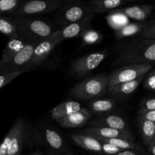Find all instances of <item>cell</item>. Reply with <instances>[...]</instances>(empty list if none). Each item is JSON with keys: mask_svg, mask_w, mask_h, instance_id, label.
I'll return each mask as SVG.
<instances>
[{"mask_svg": "<svg viewBox=\"0 0 155 155\" xmlns=\"http://www.w3.org/2000/svg\"><path fill=\"white\" fill-rule=\"evenodd\" d=\"M62 2V0H28L21 4L13 12V15L16 17H30L48 13L60 7Z\"/></svg>", "mask_w": 155, "mask_h": 155, "instance_id": "cell-8", "label": "cell"}, {"mask_svg": "<svg viewBox=\"0 0 155 155\" xmlns=\"http://www.w3.org/2000/svg\"><path fill=\"white\" fill-rule=\"evenodd\" d=\"M109 86L108 77L97 75L77 83L71 89V95L82 100H88L102 95Z\"/></svg>", "mask_w": 155, "mask_h": 155, "instance_id": "cell-3", "label": "cell"}, {"mask_svg": "<svg viewBox=\"0 0 155 155\" xmlns=\"http://www.w3.org/2000/svg\"><path fill=\"white\" fill-rule=\"evenodd\" d=\"M61 42V41L60 39L51 36L50 37L38 42L35 47L33 56L29 64V70L42 64L48 58L51 51Z\"/></svg>", "mask_w": 155, "mask_h": 155, "instance_id": "cell-9", "label": "cell"}, {"mask_svg": "<svg viewBox=\"0 0 155 155\" xmlns=\"http://www.w3.org/2000/svg\"><path fill=\"white\" fill-rule=\"evenodd\" d=\"M30 155H42L41 154H39V153H33V154H30Z\"/></svg>", "mask_w": 155, "mask_h": 155, "instance_id": "cell-38", "label": "cell"}, {"mask_svg": "<svg viewBox=\"0 0 155 155\" xmlns=\"http://www.w3.org/2000/svg\"><path fill=\"white\" fill-rule=\"evenodd\" d=\"M127 2V0H92L90 7L95 13H104L117 9Z\"/></svg>", "mask_w": 155, "mask_h": 155, "instance_id": "cell-22", "label": "cell"}, {"mask_svg": "<svg viewBox=\"0 0 155 155\" xmlns=\"http://www.w3.org/2000/svg\"><path fill=\"white\" fill-rule=\"evenodd\" d=\"M144 78H145V75L132 81L119 83V84L113 85V86H108L107 91L109 93L115 97L127 96L133 93L136 90Z\"/></svg>", "mask_w": 155, "mask_h": 155, "instance_id": "cell-16", "label": "cell"}, {"mask_svg": "<svg viewBox=\"0 0 155 155\" xmlns=\"http://www.w3.org/2000/svg\"><path fill=\"white\" fill-rule=\"evenodd\" d=\"M153 61H155V39H141L122 47L114 64L126 65Z\"/></svg>", "mask_w": 155, "mask_h": 155, "instance_id": "cell-1", "label": "cell"}, {"mask_svg": "<svg viewBox=\"0 0 155 155\" xmlns=\"http://www.w3.org/2000/svg\"><path fill=\"white\" fill-rule=\"evenodd\" d=\"M102 142V152L104 153L105 154L114 155L122 151V149H120L118 147L115 146V145H112V144L104 142Z\"/></svg>", "mask_w": 155, "mask_h": 155, "instance_id": "cell-32", "label": "cell"}, {"mask_svg": "<svg viewBox=\"0 0 155 155\" xmlns=\"http://www.w3.org/2000/svg\"><path fill=\"white\" fill-rule=\"evenodd\" d=\"M147 146H148V150H149V151L151 152V154L152 155H155V142L153 141L151 143L148 144Z\"/></svg>", "mask_w": 155, "mask_h": 155, "instance_id": "cell-37", "label": "cell"}, {"mask_svg": "<svg viewBox=\"0 0 155 155\" xmlns=\"http://www.w3.org/2000/svg\"><path fill=\"white\" fill-rule=\"evenodd\" d=\"M154 67L152 63L129 64L114 70L108 77L109 86L132 81L145 75Z\"/></svg>", "mask_w": 155, "mask_h": 155, "instance_id": "cell-5", "label": "cell"}, {"mask_svg": "<svg viewBox=\"0 0 155 155\" xmlns=\"http://www.w3.org/2000/svg\"><path fill=\"white\" fill-rule=\"evenodd\" d=\"M96 139L100 140L101 142H107V143L112 144V145H115V146L118 147L122 150H135V151H142V149L139 145L137 144L134 143L133 141L128 140V139H120V138H111V139H105V138H101L95 136Z\"/></svg>", "mask_w": 155, "mask_h": 155, "instance_id": "cell-25", "label": "cell"}, {"mask_svg": "<svg viewBox=\"0 0 155 155\" xmlns=\"http://www.w3.org/2000/svg\"><path fill=\"white\" fill-rule=\"evenodd\" d=\"M92 114L89 108H81L78 111L58 120L57 123L61 127L65 128H78L87 124L92 117Z\"/></svg>", "mask_w": 155, "mask_h": 155, "instance_id": "cell-14", "label": "cell"}, {"mask_svg": "<svg viewBox=\"0 0 155 155\" xmlns=\"http://www.w3.org/2000/svg\"><path fill=\"white\" fill-rule=\"evenodd\" d=\"M94 15L95 13H92L80 21L63 26V27L61 29L56 30L51 36L60 39L61 41H63L65 39H71L80 36L86 29L89 27L90 21Z\"/></svg>", "mask_w": 155, "mask_h": 155, "instance_id": "cell-11", "label": "cell"}, {"mask_svg": "<svg viewBox=\"0 0 155 155\" xmlns=\"http://www.w3.org/2000/svg\"><path fill=\"white\" fill-rule=\"evenodd\" d=\"M20 6V0H0V14L15 12Z\"/></svg>", "mask_w": 155, "mask_h": 155, "instance_id": "cell-29", "label": "cell"}, {"mask_svg": "<svg viewBox=\"0 0 155 155\" xmlns=\"http://www.w3.org/2000/svg\"><path fill=\"white\" fill-rule=\"evenodd\" d=\"M155 9V5H138L130 7L122 8L116 9L127 15L129 18L137 21H145V20L151 15Z\"/></svg>", "mask_w": 155, "mask_h": 155, "instance_id": "cell-15", "label": "cell"}, {"mask_svg": "<svg viewBox=\"0 0 155 155\" xmlns=\"http://www.w3.org/2000/svg\"><path fill=\"white\" fill-rule=\"evenodd\" d=\"M139 151H135V150H130V149H127V150H122L120 152L117 153L116 154L114 155H140V154H139Z\"/></svg>", "mask_w": 155, "mask_h": 155, "instance_id": "cell-36", "label": "cell"}, {"mask_svg": "<svg viewBox=\"0 0 155 155\" xmlns=\"http://www.w3.org/2000/svg\"><path fill=\"white\" fill-rule=\"evenodd\" d=\"M154 142H155V138H154Z\"/></svg>", "mask_w": 155, "mask_h": 155, "instance_id": "cell-40", "label": "cell"}, {"mask_svg": "<svg viewBox=\"0 0 155 155\" xmlns=\"http://www.w3.org/2000/svg\"><path fill=\"white\" fill-rule=\"evenodd\" d=\"M139 38L155 39V22H150L148 27L139 34Z\"/></svg>", "mask_w": 155, "mask_h": 155, "instance_id": "cell-31", "label": "cell"}, {"mask_svg": "<svg viewBox=\"0 0 155 155\" xmlns=\"http://www.w3.org/2000/svg\"><path fill=\"white\" fill-rule=\"evenodd\" d=\"M139 130L143 142L146 145L153 142L155 138V123L139 117Z\"/></svg>", "mask_w": 155, "mask_h": 155, "instance_id": "cell-24", "label": "cell"}, {"mask_svg": "<svg viewBox=\"0 0 155 155\" xmlns=\"http://www.w3.org/2000/svg\"><path fill=\"white\" fill-rule=\"evenodd\" d=\"M145 86L147 89L155 91V70L151 71L146 77L145 81Z\"/></svg>", "mask_w": 155, "mask_h": 155, "instance_id": "cell-35", "label": "cell"}, {"mask_svg": "<svg viewBox=\"0 0 155 155\" xmlns=\"http://www.w3.org/2000/svg\"><path fill=\"white\" fill-rule=\"evenodd\" d=\"M95 13L90 6L83 2H75L68 5L62 10L60 15V21L63 26L77 22L83 19L88 15Z\"/></svg>", "mask_w": 155, "mask_h": 155, "instance_id": "cell-10", "label": "cell"}, {"mask_svg": "<svg viewBox=\"0 0 155 155\" xmlns=\"http://www.w3.org/2000/svg\"><path fill=\"white\" fill-rule=\"evenodd\" d=\"M25 71H13V72H8L4 73V74H0V89L7 85L8 83H10L13 80H15L16 77H19L20 75L24 73Z\"/></svg>", "mask_w": 155, "mask_h": 155, "instance_id": "cell-30", "label": "cell"}, {"mask_svg": "<svg viewBox=\"0 0 155 155\" xmlns=\"http://www.w3.org/2000/svg\"><path fill=\"white\" fill-rule=\"evenodd\" d=\"M82 133L97 136V137L105 138V139L120 138V139H128L130 141L134 140V137L130 131H124V130L109 128V127H90L83 130Z\"/></svg>", "mask_w": 155, "mask_h": 155, "instance_id": "cell-13", "label": "cell"}, {"mask_svg": "<svg viewBox=\"0 0 155 155\" xmlns=\"http://www.w3.org/2000/svg\"><path fill=\"white\" fill-rule=\"evenodd\" d=\"M139 117L155 123V110H139Z\"/></svg>", "mask_w": 155, "mask_h": 155, "instance_id": "cell-34", "label": "cell"}, {"mask_svg": "<svg viewBox=\"0 0 155 155\" xmlns=\"http://www.w3.org/2000/svg\"><path fill=\"white\" fill-rule=\"evenodd\" d=\"M0 33L10 38L19 36L15 21L0 16Z\"/></svg>", "mask_w": 155, "mask_h": 155, "instance_id": "cell-27", "label": "cell"}, {"mask_svg": "<svg viewBox=\"0 0 155 155\" xmlns=\"http://www.w3.org/2000/svg\"><path fill=\"white\" fill-rule=\"evenodd\" d=\"M45 137L46 142L51 148L54 150L61 149L64 145L63 139L55 130L46 129L45 131Z\"/></svg>", "mask_w": 155, "mask_h": 155, "instance_id": "cell-28", "label": "cell"}, {"mask_svg": "<svg viewBox=\"0 0 155 155\" xmlns=\"http://www.w3.org/2000/svg\"><path fill=\"white\" fill-rule=\"evenodd\" d=\"M38 42H29L10 59L5 62H0V74L18 71L25 72L29 71V64Z\"/></svg>", "mask_w": 155, "mask_h": 155, "instance_id": "cell-7", "label": "cell"}, {"mask_svg": "<svg viewBox=\"0 0 155 155\" xmlns=\"http://www.w3.org/2000/svg\"><path fill=\"white\" fill-rule=\"evenodd\" d=\"M139 110H155V98H145L140 103Z\"/></svg>", "mask_w": 155, "mask_h": 155, "instance_id": "cell-33", "label": "cell"}, {"mask_svg": "<svg viewBox=\"0 0 155 155\" xmlns=\"http://www.w3.org/2000/svg\"><path fill=\"white\" fill-rule=\"evenodd\" d=\"M19 36L31 42H40L50 37L56 30L44 20L30 17H18L15 20Z\"/></svg>", "mask_w": 155, "mask_h": 155, "instance_id": "cell-2", "label": "cell"}, {"mask_svg": "<svg viewBox=\"0 0 155 155\" xmlns=\"http://www.w3.org/2000/svg\"><path fill=\"white\" fill-rule=\"evenodd\" d=\"M150 22L147 21H137V22L129 23L124 27L115 31V36L117 39H122L124 38L130 37L140 34L147 27Z\"/></svg>", "mask_w": 155, "mask_h": 155, "instance_id": "cell-21", "label": "cell"}, {"mask_svg": "<svg viewBox=\"0 0 155 155\" xmlns=\"http://www.w3.org/2000/svg\"><path fill=\"white\" fill-rule=\"evenodd\" d=\"M81 108H83L81 107V104L77 101H64V102H62L58 105L55 106L51 110V119L57 121L58 120H60L64 117L74 113V112L78 111Z\"/></svg>", "mask_w": 155, "mask_h": 155, "instance_id": "cell-18", "label": "cell"}, {"mask_svg": "<svg viewBox=\"0 0 155 155\" xmlns=\"http://www.w3.org/2000/svg\"><path fill=\"white\" fill-rule=\"evenodd\" d=\"M139 1H141V0H139Z\"/></svg>", "mask_w": 155, "mask_h": 155, "instance_id": "cell-41", "label": "cell"}, {"mask_svg": "<svg viewBox=\"0 0 155 155\" xmlns=\"http://www.w3.org/2000/svg\"><path fill=\"white\" fill-rule=\"evenodd\" d=\"M72 140L81 148L94 152L102 153V142L93 136L88 134H77L71 136Z\"/></svg>", "mask_w": 155, "mask_h": 155, "instance_id": "cell-17", "label": "cell"}, {"mask_svg": "<svg viewBox=\"0 0 155 155\" xmlns=\"http://www.w3.org/2000/svg\"><path fill=\"white\" fill-rule=\"evenodd\" d=\"M88 106L92 113L98 116L110 114L117 109L116 102L109 98L92 100L88 103Z\"/></svg>", "mask_w": 155, "mask_h": 155, "instance_id": "cell-19", "label": "cell"}, {"mask_svg": "<svg viewBox=\"0 0 155 155\" xmlns=\"http://www.w3.org/2000/svg\"><path fill=\"white\" fill-rule=\"evenodd\" d=\"M127 1H136V0H127Z\"/></svg>", "mask_w": 155, "mask_h": 155, "instance_id": "cell-39", "label": "cell"}, {"mask_svg": "<svg viewBox=\"0 0 155 155\" xmlns=\"http://www.w3.org/2000/svg\"><path fill=\"white\" fill-rule=\"evenodd\" d=\"M105 18L109 27L114 31L120 30L130 23V18L127 15L116 9L111 11L110 14L107 15Z\"/></svg>", "mask_w": 155, "mask_h": 155, "instance_id": "cell-23", "label": "cell"}, {"mask_svg": "<svg viewBox=\"0 0 155 155\" xmlns=\"http://www.w3.org/2000/svg\"><path fill=\"white\" fill-rule=\"evenodd\" d=\"M80 36L82 39V45H90L99 43L103 39V35L99 31L90 28V27L86 29Z\"/></svg>", "mask_w": 155, "mask_h": 155, "instance_id": "cell-26", "label": "cell"}, {"mask_svg": "<svg viewBox=\"0 0 155 155\" xmlns=\"http://www.w3.org/2000/svg\"><path fill=\"white\" fill-rule=\"evenodd\" d=\"M89 125L91 127H109L124 131H130L127 121L122 117L117 114H112L110 113L99 115L96 118L92 120L89 122Z\"/></svg>", "mask_w": 155, "mask_h": 155, "instance_id": "cell-12", "label": "cell"}, {"mask_svg": "<svg viewBox=\"0 0 155 155\" xmlns=\"http://www.w3.org/2000/svg\"><path fill=\"white\" fill-rule=\"evenodd\" d=\"M26 136V125L22 119L16 120L0 144V155H19Z\"/></svg>", "mask_w": 155, "mask_h": 155, "instance_id": "cell-4", "label": "cell"}, {"mask_svg": "<svg viewBox=\"0 0 155 155\" xmlns=\"http://www.w3.org/2000/svg\"><path fill=\"white\" fill-rule=\"evenodd\" d=\"M30 42L31 41H29L28 39L21 36L11 38L3 51L2 57V60L0 62H5L10 59L18 51H21L27 43Z\"/></svg>", "mask_w": 155, "mask_h": 155, "instance_id": "cell-20", "label": "cell"}, {"mask_svg": "<svg viewBox=\"0 0 155 155\" xmlns=\"http://www.w3.org/2000/svg\"><path fill=\"white\" fill-rule=\"evenodd\" d=\"M107 54V51H100L79 58L71 64L69 74L77 78L85 77L99 66Z\"/></svg>", "mask_w": 155, "mask_h": 155, "instance_id": "cell-6", "label": "cell"}]
</instances>
